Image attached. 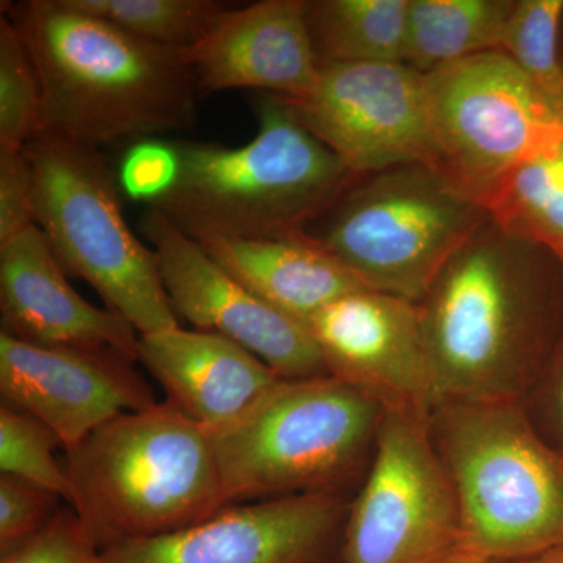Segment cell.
Listing matches in <instances>:
<instances>
[{"label": "cell", "instance_id": "6da1fadb", "mask_svg": "<svg viewBox=\"0 0 563 563\" xmlns=\"http://www.w3.org/2000/svg\"><path fill=\"white\" fill-rule=\"evenodd\" d=\"M563 273L551 247L488 221L420 306L437 402L526 401L563 339Z\"/></svg>", "mask_w": 563, "mask_h": 563}, {"label": "cell", "instance_id": "7a4b0ae2", "mask_svg": "<svg viewBox=\"0 0 563 563\" xmlns=\"http://www.w3.org/2000/svg\"><path fill=\"white\" fill-rule=\"evenodd\" d=\"M2 5L38 70L43 132L101 150L195 128L201 91L185 49L133 36L69 0Z\"/></svg>", "mask_w": 563, "mask_h": 563}, {"label": "cell", "instance_id": "3957f363", "mask_svg": "<svg viewBox=\"0 0 563 563\" xmlns=\"http://www.w3.org/2000/svg\"><path fill=\"white\" fill-rule=\"evenodd\" d=\"M257 135L240 147L172 141L176 176L147 203L188 235L306 233L358 176L277 96L258 102Z\"/></svg>", "mask_w": 563, "mask_h": 563}, {"label": "cell", "instance_id": "277c9868", "mask_svg": "<svg viewBox=\"0 0 563 563\" xmlns=\"http://www.w3.org/2000/svg\"><path fill=\"white\" fill-rule=\"evenodd\" d=\"M70 509L98 547L151 539L225 507L213 437L168 399L65 450Z\"/></svg>", "mask_w": 563, "mask_h": 563}, {"label": "cell", "instance_id": "5b68a950", "mask_svg": "<svg viewBox=\"0 0 563 563\" xmlns=\"http://www.w3.org/2000/svg\"><path fill=\"white\" fill-rule=\"evenodd\" d=\"M429 431L453 485L461 550L514 563L563 542V454L523 401L444 399Z\"/></svg>", "mask_w": 563, "mask_h": 563}, {"label": "cell", "instance_id": "8992f818", "mask_svg": "<svg viewBox=\"0 0 563 563\" xmlns=\"http://www.w3.org/2000/svg\"><path fill=\"white\" fill-rule=\"evenodd\" d=\"M387 407L333 376L282 379L211 433L225 506L361 487Z\"/></svg>", "mask_w": 563, "mask_h": 563}, {"label": "cell", "instance_id": "52a82bcc", "mask_svg": "<svg viewBox=\"0 0 563 563\" xmlns=\"http://www.w3.org/2000/svg\"><path fill=\"white\" fill-rule=\"evenodd\" d=\"M490 221L484 202L429 163L358 176L309 233L368 290L420 303Z\"/></svg>", "mask_w": 563, "mask_h": 563}, {"label": "cell", "instance_id": "ba28073f", "mask_svg": "<svg viewBox=\"0 0 563 563\" xmlns=\"http://www.w3.org/2000/svg\"><path fill=\"white\" fill-rule=\"evenodd\" d=\"M25 150L35 174V224L63 269L90 284L140 336L180 328L155 252L125 222L120 179L101 151L47 132Z\"/></svg>", "mask_w": 563, "mask_h": 563}, {"label": "cell", "instance_id": "9c48e42d", "mask_svg": "<svg viewBox=\"0 0 563 563\" xmlns=\"http://www.w3.org/2000/svg\"><path fill=\"white\" fill-rule=\"evenodd\" d=\"M422 79L442 168L483 202L515 166L563 141L553 103L503 51Z\"/></svg>", "mask_w": 563, "mask_h": 563}, {"label": "cell", "instance_id": "30bf717a", "mask_svg": "<svg viewBox=\"0 0 563 563\" xmlns=\"http://www.w3.org/2000/svg\"><path fill=\"white\" fill-rule=\"evenodd\" d=\"M461 550V515L429 413L387 409L352 496L342 563H432Z\"/></svg>", "mask_w": 563, "mask_h": 563}, {"label": "cell", "instance_id": "8fae6325", "mask_svg": "<svg viewBox=\"0 0 563 563\" xmlns=\"http://www.w3.org/2000/svg\"><path fill=\"white\" fill-rule=\"evenodd\" d=\"M284 101L355 176L410 163L442 168L424 79L406 63L321 66L309 95Z\"/></svg>", "mask_w": 563, "mask_h": 563}, {"label": "cell", "instance_id": "7c38bea8", "mask_svg": "<svg viewBox=\"0 0 563 563\" xmlns=\"http://www.w3.org/2000/svg\"><path fill=\"white\" fill-rule=\"evenodd\" d=\"M140 228L154 246L177 320L240 344L282 379L331 376L302 321L247 290L161 210L147 206Z\"/></svg>", "mask_w": 563, "mask_h": 563}, {"label": "cell", "instance_id": "4fadbf2b", "mask_svg": "<svg viewBox=\"0 0 563 563\" xmlns=\"http://www.w3.org/2000/svg\"><path fill=\"white\" fill-rule=\"evenodd\" d=\"M352 495L310 493L222 507L207 520L114 544L103 563H342Z\"/></svg>", "mask_w": 563, "mask_h": 563}, {"label": "cell", "instance_id": "5bb4252c", "mask_svg": "<svg viewBox=\"0 0 563 563\" xmlns=\"http://www.w3.org/2000/svg\"><path fill=\"white\" fill-rule=\"evenodd\" d=\"M135 363L113 350L41 346L0 332L2 402L44 422L68 450L111 418L158 402Z\"/></svg>", "mask_w": 563, "mask_h": 563}, {"label": "cell", "instance_id": "9a60e30c", "mask_svg": "<svg viewBox=\"0 0 563 563\" xmlns=\"http://www.w3.org/2000/svg\"><path fill=\"white\" fill-rule=\"evenodd\" d=\"M331 376L387 409L431 412L437 404L420 306L368 290L344 295L306 322Z\"/></svg>", "mask_w": 563, "mask_h": 563}, {"label": "cell", "instance_id": "2e32d148", "mask_svg": "<svg viewBox=\"0 0 563 563\" xmlns=\"http://www.w3.org/2000/svg\"><path fill=\"white\" fill-rule=\"evenodd\" d=\"M185 54L202 92L250 88L299 99L313 90L321 69L306 0L233 7Z\"/></svg>", "mask_w": 563, "mask_h": 563}, {"label": "cell", "instance_id": "e0dca14e", "mask_svg": "<svg viewBox=\"0 0 563 563\" xmlns=\"http://www.w3.org/2000/svg\"><path fill=\"white\" fill-rule=\"evenodd\" d=\"M38 225L0 244L2 332L41 346L113 350L139 362L140 333L74 290Z\"/></svg>", "mask_w": 563, "mask_h": 563}, {"label": "cell", "instance_id": "ac0fdd59", "mask_svg": "<svg viewBox=\"0 0 563 563\" xmlns=\"http://www.w3.org/2000/svg\"><path fill=\"white\" fill-rule=\"evenodd\" d=\"M139 362L169 402L211 433L242 418L282 380L240 344L196 329L141 335Z\"/></svg>", "mask_w": 563, "mask_h": 563}, {"label": "cell", "instance_id": "d6986e66", "mask_svg": "<svg viewBox=\"0 0 563 563\" xmlns=\"http://www.w3.org/2000/svg\"><path fill=\"white\" fill-rule=\"evenodd\" d=\"M191 239L262 301L303 324L329 303L365 288L309 233H198Z\"/></svg>", "mask_w": 563, "mask_h": 563}, {"label": "cell", "instance_id": "ffe728a7", "mask_svg": "<svg viewBox=\"0 0 563 563\" xmlns=\"http://www.w3.org/2000/svg\"><path fill=\"white\" fill-rule=\"evenodd\" d=\"M515 0H410L404 63L417 73L501 51Z\"/></svg>", "mask_w": 563, "mask_h": 563}, {"label": "cell", "instance_id": "44dd1931", "mask_svg": "<svg viewBox=\"0 0 563 563\" xmlns=\"http://www.w3.org/2000/svg\"><path fill=\"white\" fill-rule=\"evenodd\" d=\"M410 0H306L320 66L404 63Z\"/></svg>", "mask_w": 563, "mask_h": 563}, {"label": "cell", "instance_id": "7402d4cb", "mask_svg": "<svg viewBox=\"0 0 563 563\" xmlns=\"http://www.w3.org/2000/svg\"><path fill=\"white\" fill-rule=\"evenodd\" d=\"M493 224L529 242L563 244V141L512 172L485 198Z\"/></svg>", "mask_w": 563, "mask_h": 563}, {"label": "cell", "instance_id": "603a6c76", "mask_svg": "<svg viewBox=\"0 0 563 563\" xmlns=\"http://www.w3.org/2000/svg\"><path fill=\"white\" fill-rule=\"evenodd\" d=\"M85 13L162 46L187 49L233 7L221 0H69Z\"/></svg>", "mask_w": 563, "mask_h": 563}, {"label": "cell", "instance_id": "cb8c5ba5", "mask_svg": "<svg viewBox=\"0 0 563 563\" xmlns=\"http://www.w3.org/2000/svg\"><path fill=\"white\" fill-rule=\"evenodd\" d=\"M563 0H515L501 51L543 92L559 117L563 99Z\"/></svg>", "mask_w": 563, "mask_h": 563}, {"label": "cell", "instance_id": "d4e9b609", "mask_svg": "<svg viewBox=\"0 0 563 563\" xmlns=\"http://www.w3.org/2000/svg\"><path fill=\"white\" fill-rule=\"evenodd\" d=\"M43 132L38 70L21 33L0 18V147L22 150Z\"/></svg>", "mask_w": 563, "mask_h": 563}, {"label": "cell", "instance_id": "484cf974", "mask_svg": "<svg viewBox=\"0 0 563 563\" xmlns=\"http://www.w3.org/2000/svg\"><path fill=\"white\" fill-rule=\"evenodd\" d=\"M63 446L57 433L35 417L0 404V474L20 477L57 493L70 504V483L65 461L57 457Z\"/></svg>", "mask_w": 563, "mask_h": 563}, {"label": "cell", "instance_id": "4316f807", "mask_svg": "<svg viewBox=\"0 0 563 563\" xmlns=\"http://www.w3.org/2000/svg\"><path fill=\"white\" fill-rule=\"evenodd\" d=\"M57 493L0 474V555L31 539L60 512Z\"/></svg>", "mask_w": 563, "mask_h": 563}, {"label": "cell", "instance_id": "83f0119b", "mask_svg": "<svg viewBox=\"0 0 563 563\" xmlns=\"http://www.w3.org/2000/svg\"><path fill=\"white\" fill-rule=\"evenodd\" d=\"M0 563H103V559L68 506L43 531L0 555Z\"/></svg>", "mask_w": 563, "mask_h": 563}, {"label": "cell", "instance_id": "f1b7e54d", "mask_svg": "<svg viewBox=\"0 0 563 563\" xmlns=\"http://www.w3.org/2000/svg\"><path fill=\"white\" fill-rule=\"evenodd\" d=\"M35 224V174L27 150L0 147V244Z\"/></svg>", "mask_w": 563, "mask_h": 563}, {"label": "cell", "instance_id": "f546056e", "mask_svg": "<svg viewBox=\"0 0 563 563\" xmlns=\"http://www.w3.org/2000/svg\"><path fill=\"white\" fill-rule=\"evenodd\" d=\"M176 176V154L172 141L146 140L131 147L118 174L121 190L133 199L154 201Z\"/></svg>", "mask_w": 563, "mask_h": 563}, {"label": "cell", "instance_id": "4dcf8cb0", "mask_svg": "<svg viewBox=\"0 0 563 563\" xmlns=\"http://www.w3.org/2000/svg\"><path fill=\"white\" fill-rule=\"evenodd\" d=\"M537 391L542 393L544 415L553 428L554 439L558 442L554 448L563 454V339L547 373L532 393Z\"/></svg>", "mask_w": 563, "mask_h": 563}, {"label": "cell", "instance_id": "1f68e13d", "mask_svg": "<svg viewBox=\"0 0 563 563\" xmlns=\"http://www.w3.org/2000/svg\"><path fill=\"white\" fill-rule=\"evenodd\" d=\"M515 563H563V542Z\"/></svg>", "mask_w": 563, "mask_h": 563}, {"label": "cell", "instance_id": "d6a6232c", "mask_svg": "<svg viewBox=\"0 0 563 563\" xmlns=\"http://www.w3.org/2000/svg\"><path fill=\"white\" fill-rule=\"evenodd\" d=\"M432 563H510L501 561H493V559L481 558V555L466 553V551L457 550L454 553L444 555L439 561ZM515 563V562H514Z\"/></svg>", "mask_w": 563, "mask_h": 563}, {"label": "cell", "instance_id": "836d02e7", "mask_svg": "<svg viewBox=\"0 0 563 563\" xmlns=\"http://www.w3.org/2000/svg\"><path fill=\"white\" fill-rule=\"evenodd\" d=\"M553 251L555 252V255H558L559 263H561V268L563 273V244H561V246L555 247V250Z\"/></svg>", "mask_w": 563, "mask_h": 563}, {"label": "cell", "instance_id": "e575fe53", "mask_svg": "<svg viewBox=\"0 0 563 563\" xmlns=\"http://www.w3.org/2000/svg\"><path fill=\"white\" fill-rule=\"evenodd\" d=\"M562 70H563V54H562ZM561 118L563 121V99H562V107H561Z\"/></svg>", "mask_w": 563, "mask_h": 563}]
</instances>
